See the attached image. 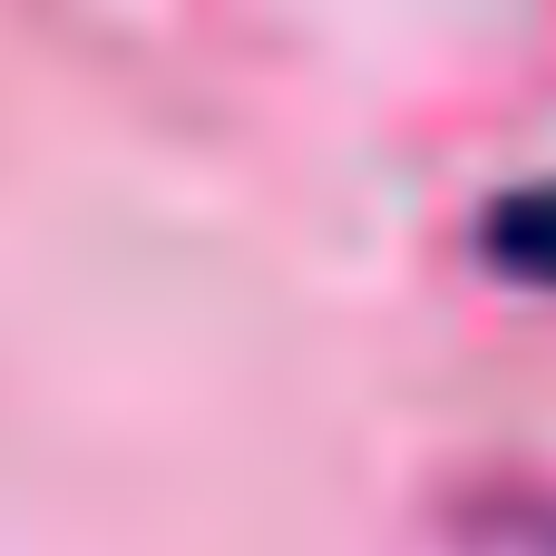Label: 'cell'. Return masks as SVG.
Masks as SVG:
<instances>
[{
	"label": "cell",
	"instance_id": "6da1fadb",
	"mask_svg": "<svg viewBox=\"0 0 556 556\" xmlns=\"http://www.w3.org/2000/svg\"><path fill=\"white\" fill-rule=\"evenodd\" d=\"M489 264L556 293V186H528V195L489 205Z\"/></svg>",
	"mask_w": 556,
	"mask_h": 556
},
{
	"label": "cell",
	"instance_id": "7a4b0ae2",
	"mask_svg": "<svg viewBox=\"0 0 556 556\" xmlns=\"http://www.w3.org/2000/svg\"><path fill=\"white\" fill-rule=\"evenodd\" d=\"M547 538H556V528H547Z\"/></svg>",
	"mask_w": 556,
	"mask_h": 556
}]
</instances>
